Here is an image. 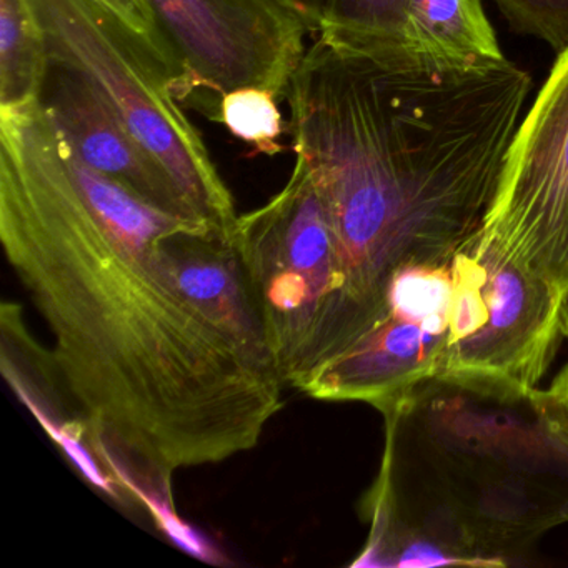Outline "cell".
I'll return each mask as SVG.
<instances>
[{
  "label": "cell",
  "instance_id": "1",
  "mask_svg": "<svg viewBox=\"0 0 568 568\" xmlns=\"http://www.w3.org/2000/svg\"><path fill=\"white\" fill-rule=\"evenodd\" d=\"M194 221L85 164L41 102L0 109L6 258L54 337L89 450L158 525L179 518L175 471L252 450L284 407L281 372L175 277L162 239Z\"/></svg>",
  "mask_w": 568,
  "mask_h": 568
},
{
  "label": "cell",
  "instance_id": "7",
  "mask_svg": "<svg viewBox=\"0 0 568 568\" xmlns=\"http://www.w3.org/2000/svg\"><path fill=\"white\" fill-rule=\"evenodd\" d=\"M452 261L398 268L388 281L377 322L318 367L298 392L317 400L365 402L384 410L418 382L435 377L454 332Z\"/></svg>",
  "mask_w": 568,
  "mask_h": 568
},
{
  "label": "cell",
  "instance_id": "10",
  "mask_svg": "<svg viewBox=\"0 0 568 568\" xmlns=\"http://www.w3.org/2000/svg\"><path fill=\"white\" fill-rule=\"evenodd\" d=\"M39 102L55 134L85 164L121 182L162 211L199 219L164 165L135 138L88 78L49 62Z\"/></svg>",
  "mask_w": 568,
  "mask_h": 568
},
{
  "label": "cell",
  "instance_id": "11",
  "mask_svg": "<svg viewBox=\"0 0 568 568\" xmlns=\"http://www.w3.org/2000/svg\"><path fill=\"white\" fill-rule=\"evenodd\" d=\"M2 372L65 457L98 490H109L111 481L88 447V424L62 384L52 352L36 344L16 304L2 305Z\"/></svg>",
  "mask_w": 568,
  "mask_h": 568
},
{
  "label": "cell",
  "instance_id": "2",
  "mask_svg": "<svg viewBox=\"0 0 568 568\" xmlns=\"http://www.w3.org/2000/svg\"><path fill=\"white\" fill-rule=\"evenodd\" d=\"M530 89L507 59L432 68L317 32L285 94L287 131L334 232L352 344L398 268L448 262L477 237Z\"/></svg>",
  "mask_w": 568,
  "mask_h": 568
},
{
  "label": "cell",
  "instance_id": "5",
  "mask_svg": "<svg viewBox=\"0 0 568 568\" xmlns=\"http://www.w3.org/2000/svg\"><path fill=\"white\" fill-rule=\"evenodd\" d=\"M49 62L88 78L174 179L189 207L232 231L237 212L168 69L98 0H26Z\"/></svg>",
  "mask_w": 568,
  "mask_h": 568
},
{
  "label": "cell",
  "instance_id": "8",
  "mask_svg": "<svg viewBox=\"0 0 568 568\" xmlns=\"http://www.w3.org/2000/svg\"><path fill=\"white\" fill-rule=\"evenodd\" d=\"M182 71L181 99L258 88L285 95L314 32L291 0H149Z\"/></svg>",
  "mask_w": 568,
  "mask_h": 568
},
{
  "label": "cell",
  "instance_id": "18",
  "mask_svg": "<svg viewBox=\"0 0 568 568\" xmlns=\"http://www.w3.org/2000/svg\"><path fill=\"white\" fill-rule=\"evenodd\" d=\"M541 410L555 434L568 445V367H565L547 390H538Z\"/></svg>",
  "mask_w": 568,
  "mask_h": 568
},
{
  "label": "cell",
  "instance_id": "15",
  "mask_svg": "<svg viewBox=\"0 0 568 568\" xmlns=\"http://www.w3.org/2000/svg\"><path fill=\"white\" fill-rule=\"evenodd\" d=\"M217 119L232 135L261 154L275 155L282 151L278 139L284 134V121L275 95L265 89L241 88L222 95Z\"/></svg>",
  "mask_w": 568,
  "mask_h": 568
},
{
  "label": "cell",
  "instance_id": "6",
  "mask_svg": "<svg viewBox=\"0 0 568 568\" xmlns=\"http://www.w3.org/2000/svg\"><path fill=\"white\" fill-rule=\"evenodd\" d=\"M462 337L437 375H471L537 388L557 351L564 288L534 274L478 232L454 255Z\"/></svg>",
  "mask_w": 568,
  "mask_h": 568
},
{
  "label": "cell",
  "instance_id": "9",
  "mask_svg": "<svg viewBox=\"0 0 568 568\" xmlns=\"http://www.w3.org/2000/svg\"><path fill=\"white\" fill-rule=\"evenodd\" d=\"M481 234L568 287V51L515 132Z\"/></svg>",
  "mask_w": 568,
  "mask_h": 568
},
{
  "label": "cell",
  "instance_id": "16",
  "mask_svg": "<svg viewBox=\"0 0 568 568\" xmlns=\"http://www.w3.org/2000/svg\"><path fill=\"white\" fill-rule=\"evenodd\" d=\"M98 2L168 69L169 74L174 79L175 95L181 99V65L149 0H98Z\"/></svg>",
  "mask_w": 568,
  "mask_h": 568
},
{
  "label": "cell",
  "instance_id": "14",
  "mask_svg": "<svg viewBox=\"0 0 568 568\" xmlns=\"http://www.w3.org/2000/svg\"><path fill=\"white\" fill-rule=\"evenodd\" d=\"M408 0H321L318 32L378 49H402Z\"/></svg>",
  "mask_w": 568,
  "mask_h": 568
},
{
  "label": "cell",
  "instance_id": "3",
  "mask_svg": "<svg viewBox=\"0 0 568 568\" xmlns=\"http://www.w3.org/2000/svg\"><path fill=\"white\" fill-rule=\"evenodd\" d=\"M385 452L354 565L505 567L568 521V445L537 388L425 378L381 410Z\"/></svg>",
  "mask_w": 568,
  "mask_h": 568
},
{
  "label": "cell",
  "instance_id": "20",
  "mask_svg": "<svg viewBox=\"0 0 568 568\" xmlns=\"http://www.w3.org/2000/svg\"><path fill=\"white\" fill-rule=\"evenodd\" d=\"M561 332L568 337V287L564 291L560 307Z\"/></svg>",
  "mask_w": 568,
  "mask_h": 568
},
{
  "label": "cell",
  "instance_id": "4",
  "mask_svg": "<svg viewBox=\"0 0 568 568\" xmlns=\"http://www.w3.org/2000/svg\"><path fill=\"white\" fill-rule=\"evenodd\" d=\"M232 241L282 378L298 390L348 344L344 267L324 202L302 159L275 197L239 215Z\"/></svg>",
  "mask_w": 568,
  "mask_h": 568
},
{
  "label": "cell",
  "instance_id": "12",
  "mask_svg": "<svg viewBox=\"0 0 568 568\" xmlns=\"http://www.w3.org/2000/svg\"><path fill=\"white\" fill-rule=\"evenodd\" d=\"M402 51L432 68L504 61L481 0H408Z\"/></svg>",
  "mask_w": 568,
  "mask_h": 568
},
{
  "label": "cell",
  "instance_id": "13",
  "mask_svg": "<svg viewBox=\"0 0 568 568\" xmlns=\"http://www.w3.org/2000/svg\"><path fill=\"white\" fill-rule=\"evenodd\" d=\"M49 55L26 0H0V109H18L41 99Z\"/></svg>",
  "mask_w": 568,
  "mask_h": 568
},
{
  "label": "cell",
  "instance_id": "17",
  "mask_svg": "<svg viewBox=\"0 0 568 568\" xmlns=\"http://www.w3.org/2000/svg\"><path fill=\"white\" fill-rule=\"evenodd\" d=\"M511 28L568 51V0H495Z\"/></svg>",
  "mask_w": 568,
  "mask_h": 568
},
{
  "label": "cell",
  "instance_id": "19",
  "mask_svg": "<svg viewBox=\"0 0 568 568\" xmlns=\"http://www.w3.org/2000/svg\"><path fill=\"white\" fill-rule=\"evenodd\" d=\"M292 4L297 6L314 28L315 34L318 32V18H321V0H291Z\"/></svg>",
  "mask_w": 568,
  "mask_h": 568
}]
</instances>
